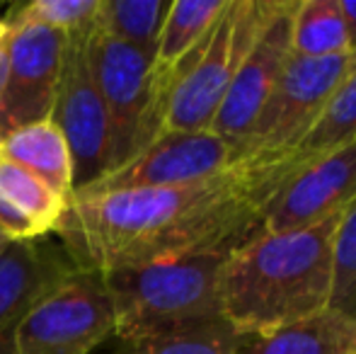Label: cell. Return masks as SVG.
I'll return each mask as SVG.
<instances>
[{
	"label": "cell",
	"instance_id": "14",
	"mask_svg": "<svg viewBox=\"0 0 356 354\" xmlns=\"http://www.w3.org/2000/svg\"><path fill=\"white\" fill-rule=\"evenodd\" d=\"M71 199L0 153V236L44 241L58 231Z\"/></svg>",
	"mask_w": 356,
	"mask_h": 354
},
{
	"label": "cell",
	"instance_id": "19",
	"mask_svg": "<svg viewBox=\"0 0 356 354\" xmlns=\"http://www.w3.org/2000/svg\"><path fill=\"white\" fill-rule=\"evenodd\" d=\"M170 0H99L95 24L102 32L155 58Z\"/></svg>",
	"mask_w": 356,
	"mask_h": 354
},
{
	"label": "cell",
	"instance_id": "16",
	"mask_svg": "<svg viewBox=\"0 0 356 354\" xmlns=\"http://www.w3.org/2000/svg\"><path fill=\"white\" fill-rule=\"evenodd\" d=\"M0 153L22 166L61 197H73V158L66 136L51 117L10 131L0 138Z\"/></svg>",
	"mask_w": 356,
	"mask_h": 354
},
{
	"label": "cell",
	"instance_id": "3",
	"mask_svg": "<svg viewBox=\"0 0 356 354\" xmlns=\"http://www.w3.org/2000/svg\"><path fill=\"white\" fill-rule=\"evenodd\" d=\"M228 252H197L107 272L114 337L129 342L228 325L220 308V272Z\"/></svg>",
	"mask_w": 356,
	"mask_h": 354
},
{
	"label": "cell",
	"instance_id": "9",
	"mask_svg": "<svg viewBox=\"0 0 356 354\" xmlns=\"http://www.w3.org/2000/svg\"><path fill=\"white\" fill-rule=\"evenodd\" d=\"M90 29L68 37L66 63L51 112V119L71 148L73 194L109 175L114 168L107 107L95 83L88 56Z\"/></svg>",
	"mask_w": 356,
	"mask_h": 354
},
{
	"label": "cell",
	"instance_id": "17",
	"mask_svg": "<svg viewBox=\"0 0 356 354\" xmlns=\"http://www.w3.org/2000/svg\"><path fill=\"white\" fill-rule=\"evenodd\" d=\"M291 49L308 58L344 56L352 51L339 0H298L291 19Z\"/></svg>",
	"mask_w": 356,
	"mask_h": 354
},
{
	"label": "cell",
	"instance_id": "25",
	"mask_svg": "<svg viewBox=\"0 0 356 354\" xmlns=\"http://www.w3.org/2000/svg\"><path fill=\"white\" fill-rule=\"evenodd\" d=\"M8 34H10V27L5 24V19L0 17V90H3L5 63H8Z\"/></svg>",
	"mask_w": 356,
	"mask_h": 354
},
{
	"label": "cell",
	"instance_id": "28",
	"mask_svg": "<svg viewBox=\"0 0 356 354\" xmlns=\"http://www.w3.org/2000/svg\"><path fill=\"white\" fill-rule=\"evenodd\" d=\"M352 207H356V202H354V204H352Z\"/></svg>",
	"mask_w": 356,
	"mask_h": 354
},
{
	"label": "cell",
	"instance_id": "27",
	"mask_svg": "<svg viewBox=\"0 0 356 354\" xmlns=\"http://www.w3.org/2000/svg\"><path fill=\"white\" fill-rule=\"evenodd\" d=\"M352 354H356V345H354V350H352Z\"/></svg>",
	"mask_w": 356,
	"mask_h": 354
},
{
	"label": "cell",
	"instance_id": "21",
	"mask_svg": "<svg viewBox=\"0 0 356 354\" xmlns=\"http://www.w3.org/2000/svg\"><path fill=\"white\" fill-rule=\"evenodd\" d=\"M99 10V0H32V3L15 5L5 22H27L56 29L63 34L85 32L95 24Z\"/></svg>",
	"mask_w": 356,
	"mask_h": 354
},
{
	"label": "cell",
	"instance_id": "6",
	"mask_svg": "<svg viewBox=\"0 0 356 354\" xmlns=\"http://www.w3.org/2000/svg\"><path fill=\"white\" fill-rule=\"evenodd\" d=\"M114 335L104 274L75 269L17 323L13 354H90Z\"/></svg>",
	"mask_w": 356,
	"mask_h": 354
},
{
	"label": "cell",
	"instance_id": "1",
	"mask_svg": "<svg viewBox=\"0 0 356 354\" xmlns=\"http://www.w3.org/2000/svg\"><path fill=\"white\" fill-rule=\"evenodd\" d=\"M289 168V153H257L220 175L189 184L75 192L56 233L75 267L99 274L235 250L262 231L259 209Z\"/></svg>",
	"mask_w": 356,
	"mask_h": 354
},
{
	"label": "cell",
	"instance_id": "8",
	"mask_svg": "<svg viewBox=\"0 0 356 354\" xmlns=\"http://www.w3.org/2000/svg\"><path fill=\"white\" fill-rule=\"evenodd\" d=\"M259 209L264 233H286L342 216L356 202V141L315 158H296Z\"/></svg>",
	"mask_w": 356,
	"mask_h": 354
},
{
	"label": "cell",
	"instance_id": "22",
	"mask_svg": "<svg viewBox=\"0 0 356 354\" xmlns=\"http://www.w3.org/2000/svg\"><path fill=\"white\" fill-rule=\"evenodd\" d=\"M330 311L356 321V207L342 214L334 233Z\"/></svg>",
	"mask_w": 356,
	"mask_h": 354
},
{
	"label": "cell",
	"instance_id": "5",
	"mask_svg": "<svg viewBox=\"0 0 356 354\" xmlns=\"http://www.w3.org/2000/svg\"><path fill=\"white\" fill-rule=\"evenodd\" d=\"M88 56L107 107L114 168L131 161L163 134L172 73L155 71V58L92 24Z\"/></svg>",
	"mask_w": 356,
	"mask_h": 354
},
{
	"label": "cell",
	"instance_id": "18",
	"mask_svg": "<svg viewBox=\"0 0 356 354\" xmlns=\"http://www.w3.org/2000/svg\"><path fill=\"white\" fill-rule=\"evenodd\" d=\"M225 3L228 0H175L155 49V71L172 73V68L207 37Z\"/></svg>",
	"mask_w": 356,
	"mask_h": 354
},
{
	"label": "cell",
	"instance_id": "15",
	"mask_svg": "<svg viewBox=\"0 0 356 354\" xmlns=\"http://www.w3.org/2000/svg\"><path fill=\"white\" fill-rule=\"evenodd\" d=\"M356 321L323 311L269 332H235L228 354H352Z\"/></svg>",
	"mask_w": 356,
	"mask_h": 354
},
{
	"label": "cell",
	"instance_id": "13",
	"mask_svg": "<svg viewBox=\"0 0 356 354\" xmlns=\"http://www.w3.org/2000/svg\"><path fill=\"white\" fill-rule=\"evenodd\" d=\"M75 269L61 243L0 236V350L13 347V332L24 313Z\"/></svg>",
	"mask_w": 356,
	"mask_h": 354
},
{
	"label": "cell",
	"instance_id": "2",
	"mask_svg": "<svg viewBox=\"0 0 356 354\" xmlns=\"http://www.w3.org/2000/svg\"><path fill=\"white\" fill-rule=\"evenodd\" d=\"M342 216L286 233L259 231L228 252L220 308L235 332H269L327 311Z\"/></svg>",
	"mask_w": 356,
	"mask_h": 354
},
{
	"label": "cell",
	"instance_id": "7",
	"mask_svg": "<svg viewBox=\"0 0 356 354\" xmlns=\"http://www.w3.org/2000/svg\"><path fill=\"white\" fill-rule=\"evenodd\" d=\"M349 71V54L308 58L291 51L267 102L245 136V156L291 153L315 127Z\"/></svg>",
	"mask_w": 356,
	"mask_h": 354
},
{
	"label": "cell",
	"instance_id": "10",
	"mask_svg": "<svg viewBox=\"0 0 356 354\" xmlns=\"http://www.w3.org/2000/svg\"><path fill=\"white\" fill-rule=\"evenodd\" d=\"M5 24L10 34L0 90V138L24 124L51 117L68 51V34L42 24Z\"/></svg>",
	"mask_w": 356,
	"mask_h": 354
},
{
	"label": "cell",
	"instance_id": "12",
	"mask_svg": "<svg viewBox=\"0 0 356 354\" xmlns=\"http://www.w3.org/2000/svg\"><path fill=\"white\" fill-rule=\"evenodd\" d=\"M298 0H277L272 15L262 24L257 39L243 58L223 102H220L211 131L243 148L245 136L259 117L279 73L291 56V19ZM245 153V151H243Z\"/></svg>",
	"mask_w": 356,
	"mask_h": 354
},
{
	"label": "cell",
	"instance_id": "24",
	"mask_svg": "<svg viewBox=\"0 0 356 354\" xmlns=\"http://www.w3.org/2000/svg\"><path fill=\"white\" fill-rule=\"evenodd\" d=\"M339 10H342V17H344V24H347V34H349V44H352V51H354L356 49V0H339Z\"/></svg>",
	"mask_w": 356,
	"mask_h": 354
},
{
	"label": "cell",
	"instance_id": "20",
	"mask_svg": "<svg viewBox=\"0 0 356 354\" xmlns=\"http://www.w3.org/2000/svg\"><path fill=\"white\" fill-rule=\"evenodd\" d=\"M349 141H356V68L347 71L315 127L291 153L303 161L323 156Z\"/></svg>",
	"mask_w": 356,
	"mask_h": 354
},
{
	"label": "cell",
	"instance_id": "4",
	"mask_svg": "<svg viewBox=\"0 0 356 354\" xmlns=\"http://www.w3.org/2000/svg\"><path fill=\"white\" fill-rule=\"evenodd\" d=\"M277 0H228L209 34L172 68L165 131H207Z\"/></svg>",
	"mask_w": 356,
	"mask_h": 354
},
{
	"label": "cell",
	"instance_id": "23",
	"mask_svg": "<svg viewBox=\"0 0 356 354\" xmlns=\"http://www.w3.org/2000/svg\"><path fill=\"white\" fill-rule=\"evenodd\" d=\"M235 337L230 325H220L213 330L187 332V335H163L141 337V340L122 342L112 354H228V347Z\"/></svg>",
	"mask_w": 356,
	"mask_h": 354
},
{
	"label": "cell",
	"instance_id": "26",
	"mask_svg": "<svg viewBox=\"0 0 356 354\" xmlns=\"http://www.w3.org/2000/svg\"><path fill=\"white\" fill-rule=\"evenodd\" d=\"M354 68H356V49L349 54V71H354Z\"/></svg>",
	"mask_w": 356,
	"mask_h": 354
},
{
	"label": "cell",
	"instance_id": "11",
	"mask_svg": "<svg viewBox=\"0 0 356 354\" xmlns=\"http://www.w3.org/2000/svg\"><path fill=\"white\" fill-rule=\"evenodd\" d=\"M240 146L207 131H165L129 163L80 192L175 187L216 177L245 161Z\"/></svg>",
	"mask_w": 356,
	"mask_h": 354
}]
</instances>
